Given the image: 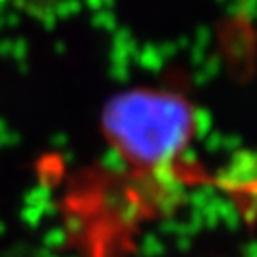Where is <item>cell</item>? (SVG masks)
I'll return each instance as SVG.
<instances>
[{"instance_id":"obj_1","label":"cell","mask_w":257,"mask_h":257,"mask_svg":"<svg viewBox=\"0 0 257 257\" xmlns=\"http://www.w3.org/2000/svg\"><path fill=\"white\" fill-rule=\"evenodd\" d=\"M101 130L122 160L141 170H158L189 147L194 110L179 93L136 88L105 105Z\"/></svg>"}]
</instances>
